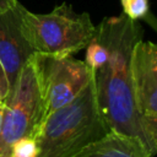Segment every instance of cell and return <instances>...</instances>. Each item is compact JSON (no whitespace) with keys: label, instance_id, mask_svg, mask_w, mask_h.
I'll use <instances>...</instances> for the list:
<instances>
[{"label":"cell","instance_id":"8fae6325","mask_svg":"<svg viewBox=\"0 0 157 157\" xmlns=\"http://www.w3.org/2000/svg\"><path fill=\"white\" fill-rule=\"evenodd\" d=\"M38 153V146L36 139L22 137L12 146L11 157H36Z\"/></svg>","mask_w":157,"mask_h":157},{"label":"cell","instance_id":"4fadbf2b","mask_svg":"<svg viewBox=\"0 0 157 157\" xmlns=\"http://www.w3.org/2000/svg\"><path fill=\"white\" fill-rule=\"evenodd\" d=\"M16 2H17V0H0V11L11 9Z\"/></svg>","mask_w":157,"mask_h":157},{"label":"cell","instance_id":"ba28073f","mask_svg":"<svg viewBox=\"0 0 157 157\" xmlns=\"http://www.w3.org/2000/svg\"><path fill=\"white\" fill-rule=\"evenodd\" d=\"M72 157H152L134 137L110 131L102 139L85 146Z\"/></svg>","mask_w":157,"mask_h":157},{"label":"cell","instance_id":"7c38bea8","mask_svg":"<svg viewBox=\"0 0 157 157\" xmlns=\"http://www.w3.org/2000/svg\"><path fill=\"white\" fill-rule=\"evenodd\" d=\"M10 87H9V82L6 78V75L4 72V69L0 64V102H4L9 94Z\"/></svg>","mask_w":157,"mask_h":157},{"label":"cell","instance_id":"30bf717a","mask_svg":"<svg viewBox=\"0 0 157 157\" xmlns=\"http://www.w3.org/2000/svg\"><path fill=\"white\" fill-rule=\"evenodd\" d=\"M124 15L130 20L139 21L141 18H147L150 13L148 0H121Z\"/></svg>","mask_w":157,"mask_h":157},{"label":"cell","instance_id":"6da1fadb","mask_svg":"<svg viewBox=\"0 0 157 157\" xmlns=\"http://www.w3.org/2000/svg\"><path fill=\"white\" fill-rule=\"evenodd\" d=\"M108 53L107 61L93 71L96 98L110 131L137 139L153 157L151 144L139 114L131 80L130 58L135 43L142 39V27L126 15L105 17L93 37Z\"/></svg>","mask_w":157,"mask_h":157},{"label":"cell","instance_id":"5bb4252c","mask_svg":"<svg viewBox=\"0 0 157 157\" xmlns=\"http://www.w3.org/2000/svg\"><path fill=\"white\" fill-rule=\"evenodd\" d=\"M4 102H0V128H1V121H2V114H4Z\"/></svg>","mask_w":157,"mask_h":157},{"label":"cell","instance_id":"9c48e42d","mask_svg":"<svg viewBox=\"0 0 157 157\" xmlns=\"http://www.w3.org/2000/svg\"><path fill=\"white\" fill-rule=\"evenodd\" d=\"M108 59V53L105 50V48L97 42L94 38L90 42V44L86 47V59L85 63L87 64V66L90 69H92L93 71L99 69Z\"/></svg>","mask_w":157,"mask_h":157},{"label":"cell","instance_id":"5b68a950","mask_svg":"<svg viewBox=\"0 0 157 157\" xmlns=\"http://www.w3.org/2000/svg\"><path fill=\"white\" fill-rule=\"evenodd\" d=\"M38 63L45 118L78 96L93 77V70L72 55L45 56L38 54Z\"/></svg>","mask_w":157,"mask_h":157},{"label":"cell","instance_id":"277c9868","mask_svg":"<svg viewBox=\"0 0 157 157\" xmlns=\"http://www.w3.org/2000/svg\"><path fill=\"white\" fill-rule=\"evenodd\" d=\"M4 104L0 128V157H11L13 144L22 137L36 139L45 120L37 53L21 69Z\"/></svg>","mask_w":157,"mask_h":157},{"label":"cell","instance_id":"3957f363","mask_svg":"<svg viewBox=\"0 0 157 157\" xmlns=\"http://www.w3.org/2000/svg\"><path fill=\"white\" fill-rule=\"evenodd\" d=\"M17 12L22 36L33 52L40 55H72L85 49L96 34L90 15L76 12L66 2L48 13H34L18 1Z\"/></svg>","mask_w":157,"mask_h":157},{"label":"cell","instance_id":"7a4b0ae2","mask_svg":"<svg viewBox=\"0 0 157 157\" xmlns=\"http://www.w3.org/2000/svg\"><path fill=\"white\" fill-rule=\"evenodd\" d=\"M109 132L98 108L92 77L78 96L45 118L36 136V157H72Z\"/></svg>","mask_w":157,"mask_h":157},{"label":"cell","instance_id":"52a82bcc","mask_svg":"<svg viewBox=\"0 0 157 157\" xmlns=\"http://www.w3.org/2000/svg\"><path fill=\"white\" fill-rule=\"evenodd\" d=\"M17 4L18 0L11 9L0 11V64L9 82V93L13 88L21 69L34 54L22 36Z\"/></svg>","mask_w":157,"mask_h":157},{"label":"cell","instance_id":"8992f818","mask_svg":"<svg viewBox=\"0 0 157 157\" xmlns=\"http://www.w3.org/2000/svg\"><path fill=\"white\" fill-rule=\"evenodd\" d=\"M130 70L139 114L151 144L157 148V45L153 42L140 39L135 43Z\"/></svg>","mask_w":157,"mask_h":157}]
</instances>
